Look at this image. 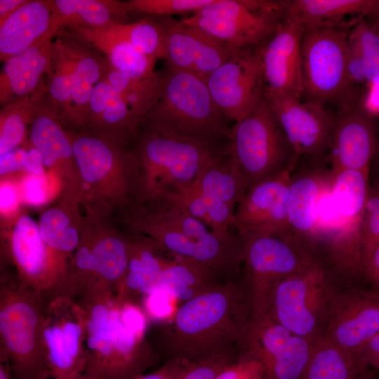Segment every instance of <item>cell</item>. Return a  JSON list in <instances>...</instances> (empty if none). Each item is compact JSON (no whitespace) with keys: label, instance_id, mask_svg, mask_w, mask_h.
I'll list each match as a JSON object with an SVG mask.
<instances>
[{"label":"cell","instance_id":"obj_1","mask_svg":"<svg viewBox=\"0 0 379 379\" xmlns=\"http://www.w3.org/2000/svg\"><path fill=\"white\" fill-rule=\"evenodd\" d=\"M252 321L248 290L236 280L183 302L152 343L166 361L195 364L244 348Z\"/></svg>","mask_w":379,"mask_h":379},{"label":"cell","instance_id":"obj_2","mask_svg":"<svg viewBox=\"0 0 379 379\" xmlns=\"http://www.w3.org/2000/svg\"><path fill=\"white\" fill-rule=\"evenodd\" d=\"M84 310L86 371L99 379H134L162 359L146 336L147 317L140 305L121 304L99 288L77 299Z\"/></svg>","mask_w":379,"mask_h":379},{"label":"cell","instance_id":"obj_3","mask_svg":"<svg viewBox=\"0 0 379 379\" xmlns=\"http://www.w3.org/2000/svg\"><path fill=\"white\" fill-rule=\"evenodd\" d=\"M368 189V175L342 170L332 174L317 197L303 249L337 279L362 276L361 227Z\"/></svg>","mask_w":379,"mask_h":379},{"label":"cell","instance_id":"obj_4","mask_svg":"<svg viewBox=\"0 0 379 379\" xmlns=\"http://www.w3.org/2000/svg\"><path fill=\"white\" fill-rule=\"evenodd\" d=\"M140 128L197 143L220 154H229L232 127L206 81L190 73L166 68L160 95Z\"/></svg>","mask_w":379,"mask_h":379},{"label":"cell","instance_id":"obj_5","mask_svg":"<svg viewBox=\"0 0 379 379\" xmlns=\"http://www.w3.org/2000/svg\"><path fill=\"white\" fill-rule=\"evenodd\" d=\"M161 205L157 210H150L144 204H134L128 207L126 221L170 252L213 268L227 281L235 280L244 262L240 234H218L182 209Z\"/></svg>","mask_w":379,"mask_h":379},{"label":"cell","instance_id":"obj_6","mask_svg":"<svg viewBox=\"0 0 379 379\" xmlns=\"http://www.w3.org/2000/svg\"><path fill=\"white\" fill-rule=\"evenodd\" d=\"M46 300L16 275L0 283V361L14 379H48L42 328Z\"/></svg>","mask_w":379,"mask_h":379},{"label":"cell","instance_id":"obj_7","mask_svg":"<svg viewBox=\"0 0 379 379\" xmlns=\"http://www.w3.org/2000/svg\"><path fill=\"white\" fill-rule=\"evenodd\" d=\"M68 133L80 176L81 201L102 208H126L134 204L140 177L133 150L86 132Z\"/></svg>","mask_w":379,"mask_h":379},{"label":"cell","instance_id":"obj_8","mask_svg":"<svg viewBox=\"0 0 379 379\" xmlns=\"http://www.w3.org/2000/svg\"><path fill=\"white\" fill-rule=\"evenodd\" d=\"M139 187L134 204L159 202L169 191L190 185L203 167L222 155L201 145L142 131L133 149Z\"/></svg>","mask_w":379,"mask_h":379},{"label":"cell","instance_id":"obj_9","mask_svg":"<svg viewBox=\"0 0 379 379\" xmlns=\"http://www.w3.org/2000/svg\"><path fill=\"white\" fill-rule=\"evenodd\" d=\"M229 154L248 190L267 179L291 173L300 159L265 97L232 127Z\"/></svg>","mask_w":379,"mask_h":379},{"label":"cell","instance_id":"obj_10","mask_svg":"<svg viewBox=\"0 0 379 379\" xmlns=\"http://www.w3.org/2000/svg\"><path fill=\"white\" fill-rule=\"evenodd\" d=\"M337 280L327 268L314 261L277 284L267 314L292 333L317 341L324 335L339 291Z\"/></svg>","mask_w":379,"mask_h":379},{"label":"cell","instance_id":"obj_11","mask_svg":"<svg viewBox=\"0 0 379 379\" xmlns=\"http://www.w3.org/2000/svg\"><path fill=\"white\" fill-rule=\"evenodd\" d=\"M290 1L213 0L181 20L238 51L268 41L285 18Z\"/></svg>","mask_w":379,"mask_h":379},{"label":"cell","instance_id":"obj_12","mask_svg":"<svg viewBox=\"0 0 379 379\" xmlns=\"http://www.w3.org/2000/svg\"><path fill=\"white\" fill-rule=\"evenodd\" d=\"M349 31L338 27L305 28L301 53L303 95L323 105L350 97L346 72Z\"/></svg>","mask_w":379,"mask_h":379},{"label":"cell","instance_id":"obj_13","mask_svg":"<svg viewBox=\"0 0 379 379\" xmlns=\"http://www.w3.org/2000/svg\"><path fill=\"white\" fill-rule=\"evenodd\" d=\"M42 338L50 378L77 379L85 372V318L76 299L60 294L46 301Z\"/></svg>","mask_w":379,"mask_h":379},{"label":"cell","instance_id":"obj_14","mask_svg":"<svg viewBox=\"0 0 379 379\" xmlns=\"http://www.w3.org/2000/svg\"><path fill=\"white\" fill-rule=\"evenodd\" d=\"M242 239L252 319H257L267 314L277 284L315 260L292 241L266 234Z\"/></svg>","mask_w":379,"mask_h":379},{"label":"cell","instance_id":"obj_15","mask_svg":"<svg viewBox=\"0 0 379 379\" xmlns=\"http://www.w3.org/2000/svg\"><path fill=\"white\" fill-rule=\"evenodd\" d=\"M4 252L24 286L46 300L56 295H67L69 272L45 244L32 217L24 214L17 218Z\"/></svg>","mask_w":379,"mask_h":379},{"label":"cell","instance_id":"obj_16","mask_svg":"<svg viewBox=\"0 0 379 379\" xmlns=\"http://www.w3.org/2000/svg\"><path fill=\"white\" fill-rule=\"evenodd\" d=\"M265 43L238 50L205 80L227 121L239 122L265 97L262 52Z\"/></svg>","mask_w":379,"mask_h":379},{"label":"cell","instance_id":"obj_17","mask_svg":"<svg viewBox=\"0 0 379 379\" xmlns=\"http://www.w3.org/2000/svg\"><path fill=\"white\" fill-rule=\"evenodd\" d=\"M274 321L268 314L252 319L244 347L265 369V379H302L314 344Z\"/></svg>","mask_w":379,"mask_h":379},{"label":"cell","instance_id":"obj_18","mask_svg":"<svg viewBox=\"0 0 379 379\" xmlns=\"http://www.w3.org/2000/svg\"><path fill=\"white\" fill-rule=\"evenodd\" d=\"M290 172L251 187L234 210V226L242 238L272 235L293 241L288 225Z\"/></svg>","mask_w":379,"mask_h":379},{"label":"cell","instance_id":"obj_19","mask_svg":"<svg viewBox=\"0 0 379 379\" xmlns=\"http://www.w3.org/2000/svg\"><path fill=\"white\" fill-rule=\"evenodd\" d=\"M265 98L300 158L325 161L335 117L325 105L281 95L265 93Z\"/></svg>","mask_w":379,"mask_h":379},{"label":"cell","instance_id":"obj_20","mask_svg":"<svg viewBox=\"0 0 379 379\" xmlns=\"http://www.w3.org/2000/svg\"><path fill=\"white\" fill-rule=\"evenodd\" d=\"M379 333V291H338L323 338L354 354Z\"/></svg>","mask_w":379,"mask_h":379},{"label":"cell","instance_id":"obj_21","mask_svg":"<svg viewBox=\"0 0 379 379\" xmlns=\"http://www.w3.org/2000/svg\"><path fill=\"white\" fill-rule=\"evenodd\" d=\"M304 32L302 21L286 12L273 36L266 41L262 52L265 93L301 100L304 91L301 53Z\"/></svg>","mask_w":379,"mask_h":379},{"label":"cell","instance_id":"obj_22","mask_svg":"<svg viewBox=\"0 0 379 379\" xmlns=\"http://www.w3.org/2000/svg\"><path fill=\"white\" fill-rule=\"evenodd\" d=\"M164 20L166 30L164 60L168 69L206 80L237 51L181 20L171 17Z\"/></svg>","mask_w":379,"mask_h":379},{"label":"cell","instance_id":"obj_23","mask_svg":"<svg viewBox=\"0 0 379 379\" xmlns=\"http://www.w3.org/2000/svg\"><path fill=\"white\" fill-rule=\"evenodd\" d=\"M29 138L45 168L60 183L65 200H81V180L71 140L48 99L32 121Z\"/></svg>","mask_w":379,"mask_h":379},{"label":"cell","instance_id":"obj_24","mask_svg":"<svg viewBox=\"0 0 379 379\" xmlns=\"http://www.w3.org/2000/svg\"><path fill=\"white\" fill-rule=\"evenodd\" d=\"M377 145L371 117L357 107L346 105L335 117L325 162L333 173L356 170L369 176Z\"/></svg>","mask_w":379,"mask_h":379},{"label":"cell","instance_id":"obj_25","mask_svg":"<svg viewBox=\"0 0 379 379\" xmlns=\"http://www.w3.org/2000/svg\"><path fill=\"white\" fill-rule=\"evenodd\" d=\"M141 123L142 119L110 84L103 80L95 84L84 132L126 147L134 142Z\"/></svg>","mask_w":379,"mask_h":379},{"label":"cell","instance_id":"obj_26","mask_svg":"<svg viewBox=\"0 0 379 379\" xmlns=\"http://www.w3.org/2000/svg\"><path fill=\"white\" fill-rule=\"evenodd\" d=\"M173 255L149 237H131L127 270L116 292V301L140 306V300L154 291L163 270Z\"/></svg>","mask_w":379,"mask_h":379},{"label":"cell","instance_id":"obj_27","mask_svg":"<svg viewBox=\"0 0 379 379\" xmlns=\"http://www.w3.org/2000/svg\"><path fill=\"white\" fill-rule=\"evenodd\" d=\"M300 158L290 175L288 225L293 241L301 248L314 224L313 210L321 188L332 176L324 161Z\"/></svg>","mask_w":379,"mask_h":379},{"label":"cell","instance_id":"obj_28","mask_svg":"<svg viewBox=\"0 0 379 379\" xmlns=\"http://www.w3.org/2000/svg\"><path fill=\"white\" fill-rule=\"evenodd\" d=\"M59 31L51 0H28L0 25L1 62Z\"/></svg>","mask_w":379,"mask_h":379},{"label":"cell","instance_id":"obj_29","mask_svg":"<svg viewBox=\"0 0 379 379\" xmlns=\"http://www.w3.org/2000/svg\"><path fill=\"white\" fill-rule=\"evenodd\" d=\"M56 34L46 36L4 62L0 72L1 107L32 93L44 81V74L51 67Z\"/></svg>","mask_w":379,"mask_h":379},{"label":"cell","instance_id":"obj_30","mask_svg":"<svg viewBox=\"0 0 379 379\" xmlns=\"http://www.w3.org/2000/svg\"><path fill=\"white\" fill-rule=\"evenodd\" d=\"M71 30L72 36L104 53L114 69L138 79H148L158 74L154 71L157 59L139 51L130 42L116 34L108 24Z\"/></svg>","mask_w":379,"mask_h":379},{"label":"cell","instance_id":"obj_31","mask_svg":"<svg viewBox=\"0 0 379 379\" xmlns=\"http://www.w3.org/2000/svg\"><path fill=\"white\" fill-rule=\"evenodd\" d=\"M77 204L64 200V203L44 211L37 222L42 239L69 272L72 255L79 246L85 230L81 229L84 227L76 211Z\"/></svg>","mask_w":379,"mask_h":379},{"label":"cell","instance_id":"obj_32","mask_svg":"<svg viewBox=\"0 0 379 379\" xmlns=\"http://www.w3.org/2000/svg\"><path fill=\"white\" fill-rule=\"evenodd\" d=\"M82 239L89 248L100 284L116 294L127 270L131 237L115 230H84Z\"/></svg>","mask_w":379,"mask_h":379},{"label":"cell","instance_id":"obj_33","mask_svg":"<svg viewBox=\"0 0 379 379\" xmlns=\"http://www.w3.org/2000/svg\"><path fill=\"white\" fill-rule=\"evenodd\" d=\"M226 281L213 268L192 258L174 253L163 270L154 291L166 292L185 302L206 293Z\"/></svg>","mask_w":379,"mask_h":379},{"label":"cell","instance_id":"obj_34","mask_svg":"<svg viewBox=\"0 0 379 379\" xmlns=\"http://www.w3.org/2000/svg\"><path fill=\"white\" fill-rule=\"evenodd\" d=\"M287 13L297 16L308 27L347 29L345 18L371 17L379 13V0H293Z\"/></svg>","mask_w":379,"mask_h":379},{"label":"cell","instance_id":"obj_35","mask_svg":"<svg viewBox=\"0 0 379 379\" xmlns=\"http://www.w3.org/2000/svg\"><path fill=\"white\" fill-rule=\"evenodd\" d=\"M84 44L76 62L69 100L59 117L64 126L84 131L93 91L101 79L105 60L88 49Z\"/></svg>","mask_w":379,"mask_h":379},{"label":"cell","instance_id":"obj_36","mask_svg":"<svg viewBox=\"0 0 379 379\" xmlns=\"http://www.w3.org/2000/svg\"><path fill=\"white\" fill-rule=\"evenodd\" d=\"M201 194L236 208L248 191L245 179L230 154L206 164L191 183Z\"/></svg>","mask_w":379,"mask_h":379},{"label":"cell","instance_id":"obj_37","mask_svg":"<svg viewBox=\"0 0 379 379\" xmlns=\"http://www.w3.org/2000/svg\"><path fill=\"white\" fill-rule=\"evenodd\" d=\"M47 99L43 81L32 93L6 105L0 112V156L14 150L24 142L30 126Z\"/></svg>","mask_w":379,"mask_h":379},{"label":"cell","instance_id":"obj_38","mask_svg":"<svg viewBox=\"0 0 379 379\" xmlns=\"http://www.w3.org/2000/svg\"><path fill=\"white\" fill-rule=\"evenodd\" d=\"M60 28L97 27L124 15L121 1L100 0H51Z\"/></svg>","mask_w":379,"mask_h":379},{"label":"cell","instance_id":"obj_39","mask_svg":"<svg viewBox=\"0 0 379 379\" xmlns=\"http://www.w3.org/2000/svg\"><path fill=\"white\" fill-rule=\"evenodd\" d=\"M366 367L355 354L322 337L315 342L302 379H357Z\"/></svg>","mask_w":379,"mask_h":379},{"label":"cell","instance_id":"obj_40","mask_svg":"<svg viewBox=\"0 0 379 379\" xmlns=\"http://www.w3.org/2000/svg\"><path fill=\"white\" fill-rule=\"evenodd\" d=\"M100 80L117 90L142 121L160 95L164 73L148 79L132 77L112 67L105 58Z\"/></svg>","mask_w":379,"mask_h":379},{"label":"cell","instance_id":"obj_41","mask_svg":"<svg viewBox=\"0 0 379 379\" xmlns=\"http://www.w3.org/2000/svg\"><path fill=\"white\" fill-rule=\"evenodd\" d=\"M108 26L143 54L164 59L166 32L164 18L159 20L143 18L132 23L114 20Z\"/></svg>","mask_w":379,"mask_h":379},{"label":"cell","instance_id":"obj_42","mask_svg":"<svg viewBox=\"0 0 379 379\" xmlns=\"http://www.w3.org/2000/svg\"><path fill=\"white\" fill-rule=\"evenodd\" d=\"M349 34L359 46L366 67L367 85H377L379 84V34L364 18L352 26Z\"/></svg>","mask_w":379,"mask_h":379},{"label":"cell","instance_id":"obj_43","mask_svg":"<svg viewBox=\"0 0 379 379\" xmlns=\"http://www.w3.org/2000/svg\"><path fill=\"white\" fill-rule=\"evenodd\" d=\"M213 0H130L121 3L125 15L138 13L169 18L173 15L192 14Z\"/></svg>","mask_w":379,"mask_h":379},{"label":"cell","instance_id":"obj_44","mask_svg":"<svg viewBox=\"0 0 379 379\" xmlns=\"http://www.w3.org/2000/svg\"><path fill=\"white\" fill-rule=\"evenodd\" d=\"M379 245V184H369L361 227L363 268Z\"/></svg>","mask_w":379,"mask_h":379},{"label":"cell","instance_id":"obj_45","mask_svg":"<svg viewBox=\"0 0 379 379\" xmlns=\"http://www.w3.org/2000/svg\"><path fill=\"white\" fill-rule=\"evenodd\" d=\"M22 201L34 206L44 205L51 195L49 180L47 175L25 174L18 184Z\"/></svg>","mask_w":379,"mask_h":379},{"label":"cell","instance_id":"obj_46","mask_svg":"<svg viewBox=\"0 0 379 379\" xmlns=\"http://www.w3.org/2000/svg\"><path fill=\"white\" fill-rule=\"evenodd\" d=\"M241 352L220 354L193 364L180 379H215L218 374Z\"/></svg>","mask_w":379,"mask_h":379},{"label":"cell","instance_id":"obj_47","mask_svg":"<svg viewBox=\"0 0 379 379\" xmlns=\"http://www.w3.org/2000/svg\"><path fill=\"white\" fill-rule=\"evenodd\" d=\"M346 72L350 84H367L365 65L355 40L348 34Z\"/></svg>","mask_w":379,"mask_h":379},{"label":"cell","instance_id":"obj_48","mask_svg":"<svg viewBox=\"0 0 379 379\" xmlns=\"http://www.w3.org/2000/svg\"><path fill=\"white\" fill-rule=\"evenodd\" d=\"M22 199L18 185L10 180L1 181L0 208L1 215L11 217L19 209Z\"/></svg>","mask_w":379,"mask_h":379},{"label":"cell","instance_id":"obj_49","mask_svg":"<svg viewBox=\"0 0 379 379\" xmlns=\"http://www.w3.org/2000/svg\"><path fill=\"white\" fill-rule=\"evenodd\" d=\"M192 364L180 359L168 360L157 371L134 379H180Z\"/></svg>","mask_w":379,"mask_h":379},{"label":"cell","instance_id":"obj_50","mask_svg":"<svg viewBox=\"0 0 379 379\" xmlns=\"http://www.w3.org/2000/svg\"><path fill=\"white\" fill-rule=\"evenodd\" d=\"M27 150L26 148L18 147L0 156L1 177L15 171H22Z\"/></svg>","mask_w":379,"mask_h":379},{"label":"cell","instance_id":"obj_51","mask_svg":"<svg viewBox=\"0 0 379 379\" xmlns=\"http://www.w3.org/2000/svg\"><path fill=\"white\" fill-rule=\"evenodd\" d=\"M356 356L365 366L379 374V333L373 336Z\"/></svg>","mask_w":379,"mask_h":379},{"label":"cell","instance_id":"obj_52","mask_svg":"<svg viewBox=\"0 0 379 379\" xmlns=\"http://www.w3.org/2000/svg\"><path fill=\"white\" fill-rule=\"evenodd\" d=\"M45 168L39 151L33 147L27 149L22 171L26 174L41 176L46 175Z\"/></svg>","mask_w":379,"mask_h":379},{"label":"cell","instance_id":"obj_53","mask_svg":"<svg viewBox=\"0 0 379 379\" xmlns=\"http://www.w3.org/2000/svg\"><path fill=\"white\" fill-rule=\"evenodd\" d=\"M362 277L373 285L374 289L379 291V245L364 265Z\"/></svg>","mask_w":379,"mask_h":379},{"label":"cell","instance_id":"obj_54","mask_svg":"<svg viewBox=\"0 0 379 379\" xmlns=\"http://www.w3.org/2000/svg\"><path fill=\"white\" fill-rule=\"evenodd\" d=\"M28 0H0V25Z\"/></svg>","mask_w":379,"mask_h":379},{"label":"cell","instance_id":"obj_55","mask_svg":"<svg viewBox=\"0 0 379 379\" xmlns=\"http://www.w3.org/2000/svg\"><path fill=\"white\" fill-rule=\"evenodd\" d=\"M370 173H373L375 176L372 181L369 182V184L375 183L379 184V144L377 145L376 151L373 159L371 168ZM369 173V174H370Z\"/></svg>","mask_w":379,"mask_h":379},{"label":"cell","instance_id":"obj_56","mask_svg":"<svg viewBox=\"0 0 379 379\" xmlns=\"http://www.w3.org/2000/svg\"><path fill=\"white\" fill-rule=\"evenodd\" d=\"M0 379H14L9 366L0 361Z\"/></svg>","mask_w":379,"mask_h":379},{"label":"cell","instance_id":"obj_57","mask_svg":"<svg viewBox=\"0 0 379 379\" xmlns=\"http://www.w3.org/2000/svg\"><path fill=\"white\" fill-rule=\"evenodd\" d=\"M357 379H379V377L376 376L372 369L366 367L360 372Z\"/></svg>","mask_w":379,"mask_h":379},{"label":"cell","instance_id":"obj_58","mask_svg":"<svg viewBox=\"0 0 379 379\" xmlns=\"http://www.w3.org/2000/svg\"><path fill=\"white\" fill-rule=\"evenodd\" d=\"M369 18L371 20V22H369L370 25L379 34V13L373 15H372V16H371Z\"/></svg>","mask_w":379,"mask_h":379},{"label":"cell","instance_id":"obj_59","mask_svg":"<svg viewBox=\"0 0 379 379\" xmlns=\"http://www.w3.org/2000/svg\"><path fill=\"white\" fill-rule=\"evenodd\" d=\"M77 379H99V378L87 372H84L81 375H80Z\"/></svg>","mask_w":379,"mask_h":379}]
</instances>
